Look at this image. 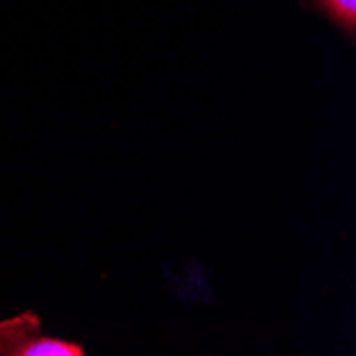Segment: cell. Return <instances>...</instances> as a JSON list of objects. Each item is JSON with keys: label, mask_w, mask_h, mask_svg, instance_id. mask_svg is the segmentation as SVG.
Instances as JSON below:
<instances>
[{"label": "cell", "mask_w": 356, "mask_h": 356, "mask_svg": "<svg viewBox=\"0 0 356 356\" xmlns=\"http://www.w3.org/2000/svg\"><path fill=\"white\" fill-rule=\"evenodd\" d=\"M83 348L73 341L41 333L37 314H22L0 322V356H83Z\"/></svg>", "instance_id": "1"}, {"label": "cell", "mask_w": 356, "mask_h": 356, "mask_svg": "<svg viewBox=\"0 0 356 356\" xmlns=\"http://www.w3.org/2000/svg\"><path fill=\"white\" fill-rule=\"evenodd\" d=\"M322 5L329 9V13L343 24L348 30L356 24V0H322Z\"/></svg>", "instance_id": "2"}]
</instances>
